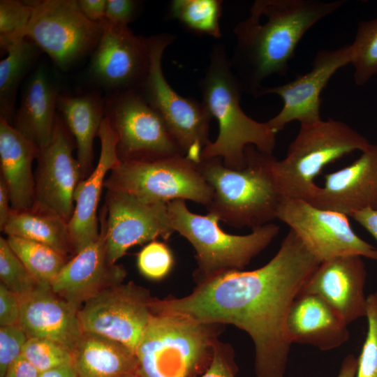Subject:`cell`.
Listing matches in <instances>:
<instances>
[{
    "label": "cell",
    "mask_w": 377,
    "mask_h": 377,
    "mask_svg": "<svg viewBox=\"0 0 377 377\" xmlns=\"http://www.w3.org/2000/svg\"><path fill=\"white\" fill-rule=\"evenodd\" d=\"M350 45L355 82L364 85L377 74V17L360 21Z\"/></svg>",
    "instance_id": "obj_32"
},
{
    "label": "cell",
    "mask_w": 377,
    "mask_h": 377,
    "mask_svg": "<svg viewBox=\"0 0 377 377\" xmlns=\"http://www.w3.org/2000/svg\"><path fill=\"white\" fill-rule=\"evenodd\" d=\"M3 232L7 236L47 245L66 256L72 250L68 222L55 213L35 205L27 210H13Z\"/></svg>",
    "instance_id": "obj_28"
},
{
    "label": "cell",
    "mask_w": 377,
    "mask_h": 377,
    "mask_svg": "<svg viewBox=\"0 0 377 377\" xmlns=\"http://www.w3.org/2000/svg\"><path fill=\"white\" fill-rule=\"evenodd\" d=\"M40 372L23 357L18 358L3 377H38Z\"/></svg>",
    "instance_id": "obj_44"
},
{
    "label": "cell",
    "mask_w": 377,
    "mask_h": 377,
    "mask_svg": "<svg viewBox=\"0 0 377 377\" xmlns=\"http://www.w3.org/2000/svg\"><path fill=\"white\" fill-rule=\"evenodd\" d=\"M149 38L150 67L140 92L161 115L183 155L199 164L202 150L209 142V124L213 117L202 102L175 91L163 75L162 57L174 36L160 34Z\"/></svg>",
    "instance_id": "obj_9"
},
{
    "label": "cell",
    "mask_w": 377,
    "mask_h": 377,
    "mask_svg": "<svg viewBox=\"0 0 377 377\" xmlns=\"http://www.w3.org/2000/svg\"><path fill=\"white\" fill-rule=\"evenodd\" d=\"M10 197L4 179L0 177V228L3 231L12 213Z\"/></svg>",
    "instance_id": "obj_45"
},
{
    "label": "cell",
    "mask_w": 377,
    "mask_h": 377,
    "mask_svg": "<svg viewBox=\"0 0 377 377\" xmlns=\"http://www.w3.org/2000/svg\"><path fill=\"white\" fill-rule=\"evenodd\" d=\"M38 377H78V376L72 362L40 372Z\"/></svg>",
    "instance_id": "obj_46"
},
{
    "label": "cell",
    "mask_w": 377,
    "mask_h": 377,
    "mask_svg": "<svg viewBox=\"0 0 377 377\" xmlns=\"http://www.w3.org/2000/svg\"><path fill=\"white\" fill-rule=\"evenodd\" d=\"M104 188L126 193L147 203L189 200L207 207L213 195L198 165L183 155L121 161L105 179Z\"/></svg>",
    "instance_id": "obj_8"
},
{
    "label": "cell",
    "mask_w": 377,
    "mask_h": 377,
    "mask_svg": "<svg viewBox=\"0 0 377 377\" xmlns=\"http://www.w3.org/2000/svg\"><path fill=\"white\" fill-rule=\"evenodd\" d=\"M309 202L318 208L351 216L377 209V145H371L348 166L327 174Z\"/></svg>",
    "instance_id": "obj_20"
},
{
    "label": "cell",
    "mask_w": 377,
    "mask_h": 377,
    "mask_svg": "<svg viewBox=\"0 0 377 377\" xmlns=\"http://www.w3.org/2000/svg\"><path fill=\"white\" fill-rule=\"evenodd\" d=\"M171 226L195 251L197 268L193 275L196 284L220 274L243 270L276 237L280 228L269 223L254 228L244 235L228 234L220 228L219 219L189 211L186 200L168 203Z\"/></svg>",
    "instance_id": "obj_6"
},
{
    "label": "cell",
    "mask_w": 377,
    "mask_h": 377,
    "mask_svg": "<svg viewBox=\"0 0 377 377\" xmlns=\"http://www.w3.org/2000/svg\"><path fill=\"white\" fill-rule=\"evenodd\" d=\"M103 31L91 54L89 73L110 94L141 90L151 59L150 38L137 36L128 26L100 21Z\"/></svg>",
    "instance_id": "obj_14"
},
{
    "label": "cell",
    "mask_w": 377,
    "mask_h": 377,
    "mask_svg": "<svg viewBox=\"0 0 377 377\" xmlns=\"http://www.w3.org/2000/svg\"><path fill=\"white\" fill-rule=\"evenodd\" d=\"M174 264L172 251L167 244L156 240L142 248L137 256L140 272L152 280H161L171 271Z\"/></svg>",
    "instance_id": "obj_37"
},
{
    "label": "cell",
    "mask_w": 377,
    "mask_h": 377,
    "mask_svg": "<svg viewBox=\"0 0 377 377\" xmlns=\"http://www.w3.org/2000/svg\"><path fill=\"white\" fill-rule=\"evenodd\" d=\"M105 214L103 208L98 238L67 261L50 284L54 293L78 309L105 289L121 283L126 275L122 267L108 260Z\"/></svg>",
    "instance_id": "obj_18"
},
{
    "label": "cell",
    "mask_w": 377,
    "mask_h": 377,
    "mask_svg": "<svg viewBox=\"0 0 377 377\" xmlns=\"http://www.w3.org/2000/svg\"><path fill=\"white\" fill-rule=\"evenodd\" d=\"M22 357L39 372L73 362L72 352L64 346L49 339L29 338Z\"/></svg>",
    "instance_id": "obj_35"
},
{
    "label": "cell",
    "mask_w": 377,
    "mask_h": 377,
    "mask_svg": "<svg viewBox=\"0 0 377 377\" xmlns=\"http://www.w3.org/2000/svg\"><path fill=\"white\" fill-rule=\"evenodd\" d=\"M246 166L227 168L219 158L201 159L198 168L213 190L208 214L236 228L251 229L277 219L283 199L273 171L272 154L252 145L245 149Z\"/></svg>",
    "instance_id": "obj_4"
},
{
    "label": "cell",
    "mask_w": 377,
    "mask_h": 377,
    "mask_svg": "<svg viewBox=\"0 0 377 377\" xmlns=\"http://www.w3.org/2000/svg\"><path fill=\"white\" fill-rule=\"evenodd\" d=\"M77 3L89 20L98 22L105 17L107 0H78Z\"/></svg>",
    "instance_id": "obj_42"
},
{
    "label": "cell",
    "mask_w": 377,
    "mask_h": 377,
    "mask_svg": "<svg viewBox=\"0 0 377 377\" xmlns=\"http://www.w3.org/2000/svg\"><path fill=\"white\" fill-rule=\"evenodd\" d=\"M200 88L202 102L219 124L217 138L205 147L202 159L219 158L227 168L240 170L246 164L247 146L273 153L276 133L267 122L254 120L242 109L240 100L244 91L222 45L212 48Z\"/></svg>",
    "instance_id": "obj_3"
},
{
    "label": "cell",
    "mask_w": 377,
    "mask_h": 377,
    "mask_svg": "<svg viewBox=\"0 0 377 377\" xmlns=\"http://www.w3.org/2000/svg\"><path fill=\"white\" fill-rule=\"evenodd\" d=\"M34 10V2L16 0L0 1V46L25 38V31Z\"/></svg>",
    "instance_id": "obj_34"
},
{
    "label": "cell",
    "mask_w": 377,
    "mask_h": 377,
    "mask_svg": "<svg viewBox=\"0 0 377 377\" xmlns=\"http://www.w3.org/2000/svg\"><path fill=\"white\" fill-rule=\"evenodd\" d=\"M139 4L134 0H107L105 18L114 24L128 26L135 18Z\"/></svg>",
    "instance_id": "obj_40"
},
{
    "label": "cell",
    "mask_w": 377,
    "mask_h": 377,
    "mask_svg": "<svg viewBox=\"0 0 377 377\" xmlns=\"http://www.w3.org/2000/svg\"><path fill=\"white\" fill-rule=\"evenodd\" d=\"M57 110L75 140L77 160L84 177L91 169L94 140L105 117L104 98L98 91L80 96L60 94Z\"/></svg>",
    "instance_id": "obj_27"
},
{
    "label": "cell",
    "mask_w": 377,
    "mask_h": 377,
    "mask_svg": "<svg viewBox=\"0 0 377 377\" xmlns=\"http://www.w3.org/2000/svg\"><path fill=\"white\" fill-rule=\"evenodd\" d=\"M221 0H172L168 15L195 34L221 38L219 20L222 14Z\"/></svg>",
    "instance_id": "obj_31"
},
{
    "label": "cell",
    "mask_w": 377,
    "mask_h": 377,
    "mask_svg": "<svg viewBox=\"0 0 377 377\" xmlns=\"http://www.w3.org/2000/svg\"><path fill=\"white\" fill-rule=\"evenodd\" d=\"M223 325L152 311L135 350L138 374L140 377L200 376L210 364Z\"/></svg>",
    "instance_id": "obj_5"
},
{
    "label": "cell",
    "mask_w": 377,
    "mask_h": 377,
    "mask_svg": "<svg viewBox=\"0 0 377 377\" xmlns=\"http://www.w3.org/2000/svg\"><path fill=\"white\" fill-rule=\"evenodd\" d=\"M367 332L359 357L355 377H377V293L367 296Z\"/></svg>",
    "instance_id": "obj_36"
},
{
    "label": "cell",
    "mask_w": 377,
    "mask_h": 377,
    "mask_svg": "<svg viewBox=\"0 0 377 377\" xmlns=\"http://www.w3.org/2000/svg\"><path fill=\"white\" fill-rule=\"evenodd\" d=\"M59 95V87L42 65L33 72L23 89L14 127L39 149L52 138Z\"/></svg>",
    "instance_id": "obj_25"
},
{
    "label": "cell",
    "mask_w": 377,
    "mask_h": 377,
    "mask_svg": "<svg viewBox=\"0 0 377 377\" xmlns=\"http://www.w3.org/2000/svg\"><path fill=\"white\" fill-rule=\"evenodd\" d=\"M347 325L318 295L299 294L288 313L286 332L291 343L309 344L327 351L348 340Z\"/></svg>",
    "instance_id": "obj_23"
},
{
    "label": "cell",
    "mask_w": 377,
    "mask_h": 377,
    "mask_svg": "<svg viewBox=\"0 0 377 377\" xmlns=\"http://www.w3.org/2000/svg\"><path fill=\"white\" fill-rule=\"evenodd\" d=\"M20 300L19 325L29 338L54 341L73 352L83 332L77 307L54 293L48 283H39Z\"/></svg>",
    "instance_id": "obj_22"
},
{
    "label": "cell",
    "mask_w": 377,
    "mask_h": 377,
    "mask_svg": "<svg viewBox=\"0 0 377 377\" xmlns=\"http://www.w3.org/2000/svg\"><path fill=\"white\" fill-rule=\"evenodd\" d=\"M153 299L133 281L108 288L79 309L82 330L118 341L135 353L152 316Z\"/></svg>",
    "instance_id": "obj_12"
},
{
    "label": "cell",
    "mask_w": 377,
    "mask_h": 377,
    "mask_svg": "<svg viewBox=\"0 0 377 377\" xmlns=\"http://www.w3.org/2000/svg\"><path fill=\"white\" fill-rule=\"evenodd\" d=\"M104 105L105 117L117 135L121 161L183 155L161 115L140 91L110 94L104 98Z\"/></svg>",
    "instance_id": "obj_11"
},
{
    "label": "cell",
    "mask_w": 377,
    "mask_h": 377,
    "mask_svg": "<svg viewBox=\"0 0 377 377\" xmlns=\"http://www.w3.org/2000/svg\"><path fill=\"white\" fill-rule=\"evenodd\" d=\"M70 131L57 114L51 141L39 149L35 177V206L49 210L68 222L75 208L74 194L82 180L80 163L73 155Z\"/></svg>",
    "instance_id": "obj_17"
},
{
    "label": "cell",
    "mask_w": 377,
    "mask_h": 377,
    "mask_svg": "<svg viewBox=\"0 0 377 377\" xmlns=\"http://www.w3.org/2000/svg\"><path fill=\"white\" fill-rule=\"evenodd\" d=\"M20 300L3 283L0 284V325L19 324Z\"/></svg>",
    "instance_id": "obj_41"
},
{
    "label": "cell",
    "mask_w": 377,
    "mask_h": 377,
    "mask_svg": "<svg viewBox=\"0 0 377 377\" xmlns=\"http://www.w3.org/2000/svg\"><path fill=\"white\" fill-rule=\"evenodd\" d=\"M104 209L106 253L112 264L130 247L159 237L168 239L175 232L165 203H147L126 193L107 190Z\"/></svg>",
    "instance_id": "obj_15"
},
{
    "label": "cell",
    "mask_w": 377,
    "mask_h": 377,
    "mask_svg": "<svg viewBox=\"0 0 377 377\" xmlns=\"http://www.w3.org/2000/svg\"><path fill=\"white\" fill-rule=\"evenodd\" d=\"M29 337L19 324L0 327V377L22 356Z\"/></svg>",
    "instance_id": "obj_38"
},
{
    "label": "cell",
    "mask_w": 377,
    "mask_h": 377,
    "mask_svg": "<svg viewBox=\"0 0 377 377\" xmlns=\"http://www.w3.org/2000/svg\"><path fill=\"white\" fill-rule=\"evenodd\" d=\"M320 263L290 229L276 255L261 267L220 274L180 298H154L151 310L236 326L253 340L256 376L283 377L292 344L286 332L288 313Z\"/></svg>",
    "instance_id": "obj_1"
},
{
    "label": "cell",
    "mask_w": 377,
    "mask_h": 377,
    "mask_svg": "<svg viewBox=\"0 0 377 377\" xmlns=\"http://www.w3.org/2000/svg\"><path fill=\"white\" fill-rule=\"evenodd\" d=\"M97 136L101 141L98 163L90 175L77 184L74 194V212L68 221L71 245L75 254L99 237L97 209L105 176L121 161L117 153V135L106 117Z\"/></svg>",
    "instance_id": "obj_21"
},
{
    "label": "cell",
    "mask_w": 377,
    "mask_h": 377,
    "mask_svg": "<svg viewBox=\"0 0 377 377\" xmlns=\"http://www.w3.org/2000/svg\"><path fill=\"white\" fill-rule=\"evenodd\" d=\"M102 31L101 22L89 20L77 1L44 0L34 1L25 37L65 71L92 53Z\"/></svg>",
    "instance_id": "obj_10"
},
{
    "label": "cell",
    "mask_w": 377,
    "mask_h": 377,
    "mask_svg": "<svg viewBox=\"0 0 377 377\" xmlns=\"http://www.w3.org/2000/svg\"><path fill=\"white\" fill-rule=\"evenodd\" d=\"M0 279L20 300L29 295L39 283L2 237H0Z\"/></svg>",
    "instance_id": "obj_33"
},
{
    "label": "cell",
    "mask_w": 377,
    "mask_h": 377,
    "mask_svg": "<svg viewBox=\"0 0 377 377\" xmlns=\"http://www.w3.org/2000/svg\"><path fill=\"white\" fill-rule=\"evenodd\" d=\"M238 370L232 347L218 339L209 366L198 377H236Z\"/></svg>",
    "instance_id": "obj_39"
},
{
    "label": "cell",
    "mask_w": 377,
    "mask_h": 377,
    "mask_svg": "<svg viewBox=\"0 0 377 377\" xmlns=\"http://www.w3.org/2000/svg\"><path fill=\"white\" fill-rule=\"evenodd\" d=\"M371 145L348 124L331 118L300 125L286 157L273 163L283 198L309 202L318 185L315 179L327 165Z\"/></svg>",
    "instance_id": "obj_7"
},
{
    "label": "cell",
    "mask_w": 377,
    "mask_h": 377,
    "mask_svg": "<svg viewBox=\"0 0 377 377\" xmlns=\"http://www.w3.org/2000/svg\"><path fill=\"white\" fill-rule=\"evenodd\" d=\"M366 278L362 257L338 256L320 263L300 294L318 295L348 325L366 317Z\"/></svg>",
    "instance_id": "obj_19"
},
{
    "label": "cell",
    "mask_w": 377,
    "mask_h": 377,
    "mask_svg": "<svg viewBox=\"0 0 377 377\" xmlns=\"http://www.w3.org/2000/svg\"><path fill=\"white\" fill-rule=\"evenodd\" d=\"M38 152V147L33 142L0 117L1 177L8 188L13 211L27 210L34 205L32 164Z\"/></svg>",
    "instance_id": "obj_24"
},
{
    "label": "cell",
    "mask_w": 377,
    "mask_h": 377,
    "mask_svg": "<svg viewBox=\"0 0 377 377\" xmlns=\"http://www.w3.org/2000/svg\"><path fill=\"white\" fill-rule=\"evenodd\" d=\"M3 50L7 56L0 61V117L9 121L14 114L17 89L42 51L27 37Z\"/></svg>",
    "instance_id": "obj_29"
},
{
    "label": "cell",
    "mask_w": 377,
    "mask_h": 377,
    "mask_svg": "<svg viewBox=\"0 0 377 377\" xmlns=\"http://www.w3.org/2000/svg\"><path fill=\"white\" fill-rule=\"evenodd\" d=\"M357 367V357L350 354L346 355L340 366L337 377H355Z\"/></svg>",
    "instance_id": "obj_47"
},
{
    "label": "cell",
    "mask_w": 377,
    "mask_h": 377,
    "mask_svg": "<svg viewBox=\"0 0 377 377\" xmlns=\"http://www.w3.org/2000/svg\"><path fill=\"white\" fill-rule=\"evenodd\" d=\"M344 0H256L249 15L234 29L231 68L243 91L257 97L262 82L285 75L296 47L317 22L339 9Z\"/></svg>",
    "instance_id": "obj_2"
},
{
    "label": "cell",
    "mask_w": 377,
    "mask_h": 377,
    "mask_svg": "<svg viewBox=\"0 0 377 377\" xmlns=\"http://www.w3.org/2000/svg\"><path fill=\"white\" fill-rule=\"evenodd\" d=\"M130 377H140L138 374L137 375H134V376H130Z\"/></svg>",
    "instance_id": "obj_48"
},
{
    "label": "cell",
    "mask_w": 377,
    "mask_h": 377,
    "mask_svg": "<svg viewBox=\"0 0 377 377\" xmlns=\"http://www.w3.org/2000/svg\"><path fill=\"white\" fill-rule=\"evenodd\" d=\"M78 377H130L138 374L135 353L107 337L82 332L73 352Z\"/></svg>",
    "instance_id": "obj_26"
},
{
    "label": "cell",
    "mask_w": 377,
    "mask_h": 377,
    "mask_svg": "<svg viewBox=\"0 0 377 377\" xmlns=\"http://www.w3.org/2000/svg\"><path fill=\"white\" fill-rule=\"evenodd\" d=\"M277 219L287 224L322 263L343 256L377 260V248L352 229L348 216L299 199L283 198Z\"/></svg>",
    "instance_id": "obj_13"
},
{
    "label": "cell",
    "mask_w": 377,
    "mask_h": 377,
    "mask_svg": "<svg viewBox=\"0 0 377 377\" xmlns=\"http://www.w3.org/2000/svg\"><path fill=\"white\" fill-rule=\"evenodd\" d=\"M350 45L318 51L312 61L311 68L305 74L281 85L262 87L258 96H279L283 107L267 125L276 133L289 123L297 121L300 125L321 120L320 94L334 73L350 64Z\"/></svg>",
    "instance_id": "obj_16"
},
{
    "label": "cell",
    "mask_w": 377,
    "mask_h": 377,
    "mask_svg": "<svg viewBox=\"0 0 377 377\" xmlns=\"http://www.w3.org/2000/svg\"><path fill=\"white\" fill-rule=\"evenodd\" d=\"M351 217L364 228L377 242V209L367 208L354 213Z\"/></svg>",
    "instance_id": "obj_43"
},
{
    "label": "cell",
    "mask_w": 377,
    "mask_h": 377,
    "mask_svg": "<svg viewBox=\"0 0 377 377\" xmlns=\"http://www.w3.org/2000/svg\"><path fill=\"white\" fill-rule=\"evenodd\" d=\"M6 240L39 283L51 284L67 262L66 256L47 245L15 236Z\"/></svg>",
    "instance_id": "obj_30"
}]
</instances>
